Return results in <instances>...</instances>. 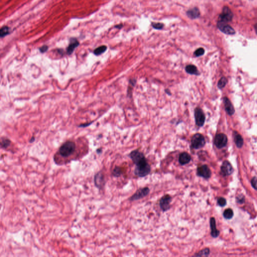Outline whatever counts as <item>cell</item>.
<instances>
[{"label": "cell", "instance_id": "cell-26", "mask_svg": "<svg viewBox=\"0 0 257 257\" xmlns=\"http://www.w3.org/2000/svg\"><path fill=\"white\" fill-rule=\"evenodd\" d=\"M218 203L220 206L224 207L227 204V201L224 197H220L218 200Z\"/></svg>", "mask_w": 257, "mask_h": 257}, {"label": "cell", "instance_id": "cell-6", "mask_svg": "<svg viewBox=\"0 0 257 257\" xmlns=\"http://www.w3.org/2000/svg\"><path fill=\"white\" fill-rule=\"evenodd\" d=\"M150 192V189L149 188L145 187L138 189L133 195L130 198V201H135L137 200H140L144 197H146Z\"/></svg>", "mask_w": 257, "mask_h": 257}, {"label": "cell", "instance_id": "cell-4", "mask_svg": "<svg viewBox=\"0 0 257 257\" xmlns=\"http://www.w3.org/2000/svg\"><path fill=\"white\" fill-rule=\"evenodd\" d=\"M214 143L218 148H224L228 143V138L227 135L223 133L218 134L215 137Z\"/></svg>", "mask_w": 257, "mask_h": 257}, {"label": "cell", "instance_id": "cell-14", "mask_svg": "<svg viewBox=\"0 0 257 257\" xmlns=\"http://www.w3.org/2000/svg\"><path fill=\"white\" fill-rule=\"evenodd\" d=\"M210 228H211V235L214 238L218 237L219 235L220 232L218 230H217L215 224V218H210Z\"/></svg>", "mask_w": 257, "mask_h": 257}, {"label": "cell", "instance_id": "cell-23", "mask_svg": "<svg viewBox=\"0 0 257 257\" xmlns=\"http://www.w3.org/2000/svg\"><path fill=\"white\" fill-rule=\"evenodd\" d=\"M9 33V28L4 26L0 29V37H4Z\"/></svg>", "mask_w": 257, "mask_h": 257}, {"label": "cell", "instance_id": "cell-25", "mask_svg": "<svg viewBox=\"0 0 257 257\" xmlns=\"http://www.w3.org/2000/svg\"><path fill=\"white\" fill-rule=\"evenodd\" d=\"M209 254V249H205L198 252V254H196L195 256H207Z\"/></svg>", "mask_w": 257, "mask_h": 257}, {"label": "cell", "instance_id": "cell-8", "mask_svg": "<svg viewBox=\"0 0 257 257\" xmlns=\"http://www.w3.org/2000/svg\"><path fill=\"white\" fill-rule=\"evenodd\" d=\"M195 122L197 125L202 127L205 122V116L203 110L198 107H197L194 112Z\"/></svg>", "mask_w": 257, "mask_h": 257}, {"label": "cell", "instance_id": "cell-29", "mask_svg": "<svg viewBox=\"0 0 257 257\" xmlns=\"http://www.w3.org/2000/svg\"><path fill=\"white\" fill-rule=\"evenodd\" d=\"M251 184H252V187L254 188V189H255V190L257 189V177H255V176L253 177L252 180H251Z\"/></svg>", "mask_w": 257, "mask_h": 257}, {"label": "cell", "instance_id": "cell-24", "mask_svg": "<svg viewBox=\"0 0 257 257\" xmlns=\"http://www.w3.org/2000/svg\"><path fill=\"white\" fill-rule=\"evenodd\" d=\"M122 172L123 171H122V168L119 167H116L113 171V174L115 177H119L122 174Z\"/></svg>", "mask_w": 257, "mask_h": 257}, {"label": "cell", "instance_id": "cell-5", "mask_svg": "<svg viewBox=\"0 0 257 257\" xmlns=\"http://www.w3.org/2000/svg\"><path fill=\"white\" fill-rule=\"evenodd\" d=\"M219 22L227 23L231 21L233 18V13L228 7H224L222 10V13L219 15Z\"/></svg>", "mask_w": 257, "mask_h": 257}, {"label": "cell", "instance_id": "cell-12", "mask_svg": "<svg viewBox=\"0 0 257 257\" xmlns=\"http://www.w3.org/2000/svg\"><path fill=\"white\" fill-rule=\"evenodd\" d=\"M224 103L225 111L230 116L234 115L235 112L234 107L231 104V101H230V100L227 97L224 98Z\"/></svg>", "mask_w": 257, "mask_h": 257}, {"label": "cell", "instance_id": "cell-20", "mask_svg": "<svg viewBox=\"0 0 257 257\" xmlns=\"http://www.w3.org/2000/svg\"><path fill=\"white\" fill-rule=\"evenodd\" d=\"M223 215H224V218L226 219H231V218H233V216H234V212L231 209H227L224 211Z\"/></svg>", "mask_w": 257, "mask_h": 257}, {"label": "cell", "instance_id": "cell-27", "mask_svg": "<svg viewBox=\"0 0 257 257\" xmlns=\"http://www.w3.org/2000/svg\"><path fill=\"white\" fill-rule=\"evenodd\" d=\"M204 49L203 48H200L197 49L194 52V55L197 57H199V56H201V55L204 54Z\"/></svg>", "mask_w": 257, "mask_h": 257}, {"label": "cell", "instance_id": "cell-11", "mask_svg": "<svg viewBox=\"0 0 257 257\" xmlns=\"http://www.w3.org/2000/svg\"><path fill=\"white\" fill-rule=\"evenodd\" d=\"M218 27L221 32L228 35H233L235 34L234 29L227 23L219 21L218 23Z\"/></svg>", "mask_w": 257, "mask_h": 257}, {"label": "cell", "instance_id": "cell-13", "mask_svg": "<svg viewBox=\"0 0 257 257\" xmlns=\"http://www.w3.org/2000/svg\"><path fill=\"white\" fill-rule=\"evenodd\" d=\"M94 180L95 186L98 188L101 189L103 187V186H104L105 181H104V176L103 173L101 172L97 173L94 176Z\"/></svg>", "mask_w": 257, "mask_h": 257}, {"label": "cell", "instance_id": "cell-32", "mask_svg": "<svg viewBox=\"0 0 257 257\" xmlns=\"http://www.w3.org/2000/svg\"><path fill=\"white\" fill-rule=\"evenodd\" d=\"M122 25H119L115 26V27L119 28V29H121V28L122 27Z\"/></svg>", "mask_w": 257, "mask_h": 257}, {"label": "cell", "instance_id": "cell-30", "mask_svg": "<svg viewBox=\"0 0 257 257\" xmlns=\"http://www.w3.org/2000/svg\"><path fill=\"white\" fill-rule=\"evenodd\" d=\"M237 202L240 204H242L245 202V197L243 195L240 194V196H238L237 197Z\"/></svg>", "mask_w": 257, "mask_h": 257}, {"label": "cell", "instance_id": "cell-17", "mask_svg": "<svg viewBox=\"0 0 257 257\" xmlns=\"http://www.w3.org/2000/svg\"><path fill=\"white\" fill-rule=\"evenodd\" d=\"M187 15L188 17H189L190 18L192 19H197L198 17H200V11H199L198 8H193L192 9L189 10L187 11Z\"/></svg>", "mask_w": 257, "mask_h": 257}, {"label": "cell", "instance_id": "cell-1", "mask_svg": "<svg viewBox=\"0 0 257 257\" xmlns=\"http://www.w3.org/2000/svg\"><path fill=\"white\" fill-rule=\"evenodd\" d=\"M131 159L136 165L134 173L139 177H145L150 173L151 167L144 155L138 150H134L129 155Z\"/></svg>", "mask_w": 257, "mask_h": 257}, {"label": "cell", "instance_id": "cell-19", "mask_svg": "<svg viewBox=\"0 0 257 257\" xmlns=\"http://www.w3.org/2000/svg\"><path fill=\"white\" fill-rule=\"evenodd\" d=\"M185 70L186 73L190 74L199 75L200 74L197 67H195V65H192V64L186 66L185 67Z\"/></svg>", "mask_w": 257, "mask_h": 257}, {"label": "cell", "instance_id": "cell-22", "mask_svg": "<svg viewBox=\"0 0 257 257\" xmlns=\"http://www.w3.org/2000/svg\"><path fill=\"white\" fill-rule=\"evenodd\" d=\"M228 82V79L225 77H222L220 79L218 83V88L220 89H222L225 87Z\"/></svg>", "mask_w": 257, "mask_h": 257}, {"label": "cell", "instance_id": "cell-21", "mask_svg": "<svg viewBox=\"0 0 257 257\" xmlns=\"http://www.w3.org/2000/svg\"><path fill=\"white\" fill-rule=\"evenodd\" d=\"M107 49V47L105 45L101 46L98 47L94 50V53L95 55H100L102 53H104Z\"/></svg>", "mask_w": 257, "mask_h": 257}, {"label": "cell", "instance_id": "cell-9", "mask_svg": "<svg viewBox=\"0 0 257 257\" xmlns=\"http://www.w3.org/2000/svg\"><path fill=\"white\" fill-rule=\"evenodd\" d=\"M221 174L224 176L231 175L234 172V169L231 164L228 161H224L221 167Z\"/></svg>", "mask_w": 257, "mask_h": 257}, {"label": "cell", "instance_id": "cell-16", "mask_svg": "<svg viewBox=\"0 0 257 257\" xmlns=\"http://www.w3.org/2000/svg\"><path fill=\"white\" fill-rule=\"evenodd\" d=\"M79 41L74 38L71 39L70 40V43L67 49V52L68 54H71L73 53L74 49L79 45Z\"/></svg>", "mask_w": 257, "mask_h": 257}, {"label": "cell", "instance_id": "cell-18", "mask_svg": "<svg viewBox=\"0 0 257 257\" xmlns=\"http://www.w3.org/2000/svg\"><path fill=\"white\" fill-rule=\"evenodd\" d=\"M234 133H235V134H234V142L236 143L237 147V148H240L243 146V139L242 138V136H240L236 132H234Z\"/></svg>", "mask_w": 257, "mask_h": 257}, {"label": "cell", "instance_id": "cell-3", "mask_svg": "<svg viewBox=\"0 0 257 257\" xmlns=\"http://www.w3.org/2000/svg\"><path fill=\"white\" fill-rule=\"evenodd\" d=\"M191 147L195 149H199L203 148L206 144L205 138L200 134H196L192 136L191 139Z\"/></svg>", "mask_w": 257, "mask_h": 257}, {"label": "cell", "instance_id": "cell-15", "mask_svg": "<svg viewBox=\"0 0 257 257\" xmlns=\"http://www.w3.org/2000/svg\"><path fill=\"white\" fill-rule=\"evenodd\" d=\"M191 156L189 154L186 152H183L180 154L179 157V162L182 165H185L190 161Z\"/></svg>", "mask_w": 257, "mask_h": 257}, {"label": "cell", "instance_id": "cell-31", "mask_svg": "<svg viewBox=\"0 0 257 257\" xmlns=\"http://www.w3.org/2000/svg\"><path fill=\"white\" fill-rule=\"evenodd\" d=\"M48 47L47 46H43L42 47H41V48H40V51L41 52H42V53H44V52H45L46 51H47V50H48Z\"/></svg>", "mask_w": 257, "mask_h": 257}, {"label": "cell", "instance_id": "cell-10", "mask_svg": "<svg viewBox=\"0 0 257 257\" xmlns=\"http://www.w3.org/2000/svg\"><path fill=\"white\" fill-rule=\"evenodd\" d=\"M172 200L171 197L169 195H165L162 197L160 201V206L164 212L167 211L170 208V203Z\"/></svg>", "mask_w": 257, "mask_h": 257}, {"label": "cell", "instance_id": "cell-28", "mask_svg": "<svg viewBox=\"0 0 257 257\" xmlns=\"http://www.w3.org/2000/svg\"><path fill=\"white\" fill-rule=\"evenodd\" d=\"M152 26H153V27L154 29L160 30V29H162L163 28V27H164V25L162 24V23H153L152 24Z\"/></svg>", "mask_w": 257, "mask_h": 257}, {"label": "cell", "instance_id": "cell-2", "mask_svg": "<svg viewBox=\"0 0 257 257\" xmlns=\"http://www.w3.org/2000/svg\"><path fill=\"white\" fill-rule=\"evenodd\" d=\"M75 143L72 141H67L59 148V154L63 158H68L73 154L76 151Z\"/></svg>", "mask_w": 257, "mask_h": 257}, {"label": "cell", "instance_id": "cell-7", "mask_svg": "<svg viewBox=\"0 0 257 257\" xmlns=\"http://www.w3.org/2000/svg\"><path fill=\"white\" fill-rule=\"evenodd\" d=\"M197 174L205 179H209L211 177L212 172L207 165H203L198 167L197 169Z\"/></svg>", "mask_w": 257, "mask_h": 257}]
</instances>
